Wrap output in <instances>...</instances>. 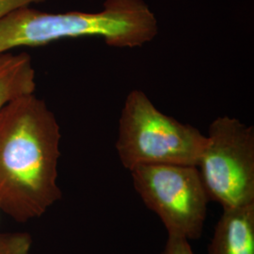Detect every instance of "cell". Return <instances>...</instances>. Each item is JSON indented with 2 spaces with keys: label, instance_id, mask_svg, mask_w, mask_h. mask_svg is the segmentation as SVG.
<instances>
[{
  "label": "cell",
  "instance_id": "cell-1",
  "mask_svg": "<svg viewBox=\"0 0 254 254\" xmlns=\"http://www.w3.org/2000/svg\"><path fill=\"white\" fill-rule=\"evenodd\" d=\"M61 138L54 113L34 93L0 113V210L13 220L41 218L61 200Z\"/></svg>",
  "mask_w": 254,
  "mask_h": 254
},
{
  "label": "cell",
  "instance_id": "cell-2",
  "mask_svg": "<svg viewBox=\"0 0 254 254\" xmlns=\"http://www.w3.org/2000/svg\"><path fill=\"white\" fill-rule=\"evenodd\" d=\"M103 7L98 12L15 9L0 20V54L81 37H101L115 48H136L158 33L156 17L144 0H106Z\"/></svg>",
  "mask_w": 254,
  "mask_h": 254
},
{
  "label": "cell",
  "instance_id": "cell-3",
  "mask_svg": "<svg viewBox=\"0 0 254 254\" xmlns=\"http://www.w3.org/2000/svg\"><path fill=\"white\" fill-rule=\"evenodd\" d=\"M205 142L206 136L199 129L164 114L145 92L128 93L115 146L121 163L129 172L150 165L197 167Z\"/></svg>",
  "mask_w": 254,
  "mask_h": 254
},
{
  "label": "cell",
  "instance_id": "cell-4",
  "mask_svg": "<svg viewBox=\"0 0 254 254\" xmlns=\"http://www.w3.org/2000/svg\"><path fill=\"white\" fill-rule=\"evenodd\" d=\"M197 169L222 209L254 204V127L229 116L214 120Z\"/></svg>",
  "mask_w": 254,
  "mask_h": 254
},
{
  "label": "cell",
  "instance_id": "cell-5",
  "mask_svg": "<svg viewBox=\"0 0 254 254\" xmlns=\"http://www.w3.org/2000/svg\"><path fill=\"white\" fill-rule=\"evenodd\" d=\"M130 173L139 197L161 219L168 235L200 239L210 199L197 167L150 165Z\"/></svg>",
  "mask_w": 254,
  "mask_h": 254
},
{
  "label": "cell",
  "instance_id": "cell-6",
  "mask_svg": "<svg viewBox=\"0 0 254 254\" xmlns=\"http://www.w3.org/2000/svg\"><path fill=\"white\" fill-rule=\"evenodd\" d=\"M208 254H254V204L223 209Z\"/></svg>",
  "mask_w": 254,
  "mask_h": 254
},
{
  "label": "cell",
  "instance_id": "cell-7",
  "mask_svg": "<svg viewBox=\"0 0 254 254\" xmlns=\"http://www.w3.org/2000/svg\"><path fill=\"white\" fill-rule=\"evenodd\" d=\"M35 78V69L27 53L0 54V113L9 102L34 93Z\"/></svg>",
  "mask_w": 254,
  "mask_h": 254
},
{
  "label": "cell",
  "instance_id": "cell-8",
  "mask_svg": "<svg viewBox=\"0 0 254 254\" xmlns=\"http://www.w3.org/2000/svg\"><path fill=\"white\" fill-rule=\"evenodd\" d=\"M33 240L27 233H0V254H33Z\"/></svg>",
  "mask_w": 254,
  "mask_h": 254
},
{
  "label": "cell",
  "instance_id": "cell-9",
  "mask_svg": "<svg viewBox=\"0 0 254 254\" xmlns=\"http://www.w3.org/2000/svg\"><path fill=\"white\" fill-rule=\"evenodd\" d=\"M160 254H195L191 249L190 240L186 237L168 235L163 251Z\"/></svg>",
  "mask_w": 254,
  "mask_h": 254
},
{
  "label": "cell",
  "instance_id": "cell-10",
  "mask_svg": "<svg viewBox=\"0 0 254 254\" xmlns=\"http://www.w3.org/2000/svg\"><path fill=\"white\" fill-rule=\"evenodd\" d=\"M45 0H0V20L15 9L41 3Z\"/></svg>",
  "mask_w": 254,
  "mask_h": 254
}]
</instances>
